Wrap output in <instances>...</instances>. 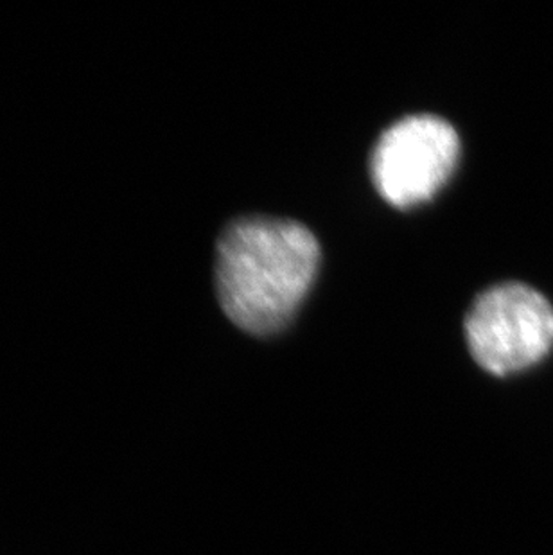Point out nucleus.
<instances>
[{
    "label": "nucleus",
    "mask_w": 553,
    "mask_h": 555,
    "mask_svg": "<svg viewBox=\"0 0 553 555\" xmlns=\"http://www.w3.org/2000/svg\"><path fill=\"white\" fill-rule=\"evenodd\" d=\"M320 247L303 223L250 216L216 247V292L224 314L252 335L284 330L313 284Z\"/></svg>",
    "instance_id": "obj_1"
},
{
    "label": "nucleus",
    "mask_w": 553,
    "mask_h": 555,
    "mask_svg": "<svg viewBox=\"0 0 553 555\" xmlns=\"http://www.w3.org/2000/svg\"><path fill=\"white\" fill-rule=\"evenodd\" d=\"M465 338L481 369L497 376L525 371L553 347V306L522 281L481 292L465 314Z\"/></svg>",
    "instance_id": "obj_2"
},
{
    "label": "nucleus",
    "mask_w": 553,
    "mask_h": 555,
    "mask_svg": "<svg viewBox=\"0 0 553 555\" xmlns=\"http://www.w3.org/2000/svg\"><path fill=\"white\" fill-rule=\"evenodd\" d=\"M459 133L442 117H404L383 131L371 157L377 193L397 209L424 204L453 175Z\"/></svg>",
    "instance_id": "obj_3"
}]
</instances>
